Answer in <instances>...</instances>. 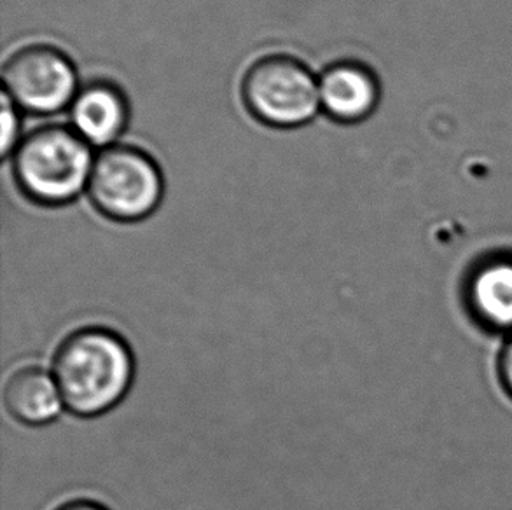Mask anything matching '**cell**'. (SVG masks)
Instances as JSON below:
<instances>
[{
    "mask_svg": "<svg viewBox=\"0 0 512 510\" xmlns=\"http://www.w3.org/2000/svg\"><path fill=\"white\" fill-rule=\"evenodd\" d=\"M499 376L506 392L512 397V334H509L506 345L499 357Z\"/></svg>",
    "mask_w": 512,
    "mask_h": 510,
    "instance_id": "11",
    "label": "cell"
},
{
    "mask_svg": "<svg viewBox=\"0 0 512 510\" xmlns=\"http://www.w3.org/2000/svg\"><path fill=\"white\" fill-rule=\"evenodd\" d=\"M13 177L25 198L62 207L86 191L95 161L93 147L70 125L37 126L13 154Z\"/></svg>",
    "mask_w": 512,
    "mask_h": 510,
    "instance_id": "2",
    "label": "cell"
},
{
    "mask_svg": "<svg viewBox=\"0 0 512 510\" xmlns=\"http://www.w3.org/2000/svg\"><path fill=\"white\" fill-rule=\"evenodd\" d=\"M465 299L479 324L512 334V257L479 262L465 283Z\"/></svg>",
    "mask_w": 512,
    "mask_h": 510,
    "instance_id": "8",
    "label": "cell"
},
{
    "mask_svg": "<svg viewBox=\"0 0 512 510\" xmlns=\"http://www.w3.org/2000/svg\"><path fill=\"white\" fill-rule=\"evenodd\" d=\"M320 111L341 125L366 121L380 104L381 86L371 67L340 60L319 76Z\"/></svg>",
    "mask_w": 512,
    "mask_h": 510,
    "instance_id": "6",
    "label": "cell"
},
{
    "mask_svg": "<svg viewBox=\"0 0 512 510\" xmlns=\"http://www.w3.org/2000/svg\"><path fill=\"white\" fill-rule=\"evenodd\" d=\"M69 125L98 149L118 144L130 121L125 91L107 79H93L79 86L69 107Z\"/></svg>",
    "mask_w": 512,
    "mask_h": 510,
    "instance_id": "7",
    "label": "cell"
},
{
    "mask_svg": "<svg viewBox=\"0 0 512 510\" xmlns=\"http://www.w3.org/2000/svg\"><path fill=\"white\" fill-rule=\"evenodd\" d=\"M11 98L2 93V158H11L16 145L20 144V114Z\"/></svg>",
    "mask_w": 512,
    "mask_h": 510,
    "instance_id": "10",
    "label": "cell"
},
{
    "mask_svg": "<svg viewBox=\"0 0 512 510\" xmlns=\"http://www.w3.org/2000/svg\"><path fill=\"white\" fill-rule=\"evenodd\" d=\"M4 404L13 418L32 427L55 420L65 406L53 374L41 367L14 371L4 386Z\"/></svg>",
    "mask_w": 512,
    "mask_h": 510,
    "instance_id": "9",
    "label": "cell"
},
{
    "mask_svg": "<svg viewBox=\"0 0 512 510\" xmlns=\"http://www.w3.org/2000/svg\"><path fill=\"white\" fill-rule=\"evenodd\" d=\"M4 95L20 111L53 116L72 104L79 90L70 56L53 44L32 42L14 49L2 67Z\"/></svg>",
    "mask_w": 512,
    "mask_h": 510,
    "instance_id": "5",
    "label": "cell"
},
{
    "mask_svg": "<svg viewBox=\"0 0 512 510\" xmlns=\"http://www.w3.org/2000/svg\"><path fill=\"white\" fill-rule=\"evenodd\" d=\"M165 193L163 173L149 152L130 144L100 149L86 194L100 214L116 222H139L153 215Z\"/></svg>",
    "mask_w": 512,
    "mask_h": 510,
    "instance_id": "3",
    "label": "cell"
},
{
    "mask_svg": "<svg viewBox=\"0 0 512 510\" xmlns=\"http://www.w3.org/2000/svg\"><path fill=\"white\" fill-rule=\"evenodd\" d=\"M242 100L250 116L263 125L299 128L320 111L319 77L296 56H261L243 74Z\"/></svg>",
    "mask_w": 512,
    "mask_h": 510,
    "instance_id": "4",
    "label": "cell"
},
{
    "mask_svg": "<svg viewBox=\"0 0 512 510\" xmlns=\"http://www.w3.org/2000/svg\"><path fill=\"white\" fill-rule=\"evenodd\" d=\"M56 510H107L102 505L95 504V502H88V500H76V502H69L58 507Z\"/></svg>",
    "mask_w": 512,
    "mask_h": 510,
    "instance_id": "12",
    "label": "cell"
},
{
    "mask_svg": "<svg viewBox=\"0 0 512 510\" xmlns=\"http://www.w3.org/2000/svg\"><path fill=\"white\" fill-rule=\"evenodd\" d=\"M133 373L130 346L104 327L72 332L58 346L53 360V378L63 404L84 418L118 406L132 386Z\"/></svg>",
    "mask_w": 512,
    "mask_h": 510,
    "instance_id": "1",
    "label": "cell"
}]
</instances>
